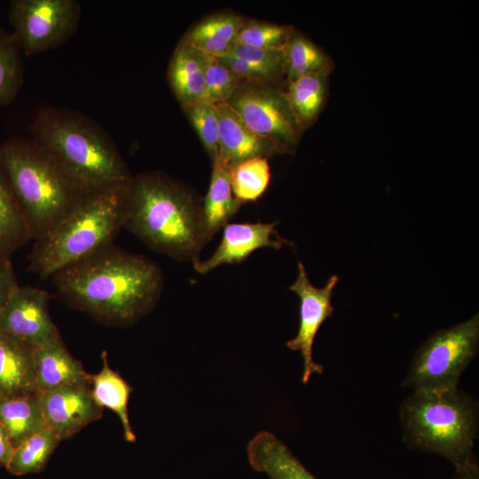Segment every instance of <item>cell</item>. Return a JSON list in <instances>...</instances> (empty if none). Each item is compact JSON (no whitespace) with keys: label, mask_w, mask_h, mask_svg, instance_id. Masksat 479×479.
I'll list each match as a JSON object with an SVG mask.
<instances>
[{"label":"cell","mask_w":479,"mask_h":479,"mask_svg":"<svg viewBox=\"0 0 479 479\" xmlns=\"http://www.w3.org/2000/svg\"><path fill=\"white\" fill-rule=\"evenodd\" d=\"M52 277L67 304L115 326H130L145 316L163 287L161 271L154 262L113 244Z\"/></svg>","instance_id":"obj_1"},{"label":"cell","mask_w":479,"mask_h":479,"mask_svg":"<svg viewBox=\"0 0 479 479\" xmlns=\"http://www.w3.org/2000/svg\"><path fill=\"white\" fill-rule=\"evenodd\" d=\"M32 141L82 194L130 183L132 175L110 135L76 111L40 108L31 123Z\"/></svg>","instance_id":"obj_2"},{"label":"cell","mask_w":479,"mask_h":479,"mask_svg":"<svg viewBox=\"0 0 479 479\" xmlns=\"http://www.w3.org/2000/svg\"><path fill=\"white\" fill-rule=\"evenodd\" d=\"M123 227L177 261L194 262L208 241L200 202L161 172L132 177L126 189Z\"/></svg>","instance_id":"obj_3"},{"label":"cell","mask_w":479,"mask_h":479,"mask_svg":"<svg viewBox=\"0 0 479 479\" xmlns=\"http://www.w3.org/2000/svg\"><path fill=\"white\" fill-rule=\"evenodd\" d=\"M402 439L407 448L442 456L455 468L475 458L479 404L457 388L412 391L398 410Z\"/></svg>","instance_id":"obj_4"},{"label":"cell","mask_w":479,"mask_h":479,"mask_svg":"<svg viewBox=\"0 0 479 479\" xmlns=\"http://www.w3.org/2000/svg\"><path fill=\"white\" fill-rule=\"evenodd\" d=\"M128 185L84 196L55 227L35 240L27 271L47 279L112 245L123 227Z\"/></svg>","instance_id":"obj_5"},{"label":"cell","mask_w":479,"mask_h":479,"mask_svg":"<svg viewBox=\"0 0 479 479\" xmlns=\"http://www.w3.org/2000/svg\"><path fill=\"white\" fill-rule=\"evenodd\" d=\"M0 161L27 215L34 240L55 227L86 196L32 139L7 138L0 145Z\"/></svg>","instance_id":"obj_6"},{"label":"cell","mask_w":479,"mask_h":479,"mask_svg":"<svg viewBox=\"0 0 479 479\" xmlns=\"http://www.w3.org/2000/svg\"><path fill=\"white\" fill-rule=\"evenodd\" d=\"M479 316L442 329L416 350L402 386L412 391L458 387L459 378L478 353Z\"/></svg>","instance_id":"obj_7"},{"label":"cell","mask_w":479,"mask_h":479,"mask_svg":"<svg viewBox=\"0 0 479 479\" xmlns=\"http://www.w3.org/2000/svg\"><path fill=\"white\" fill-rule=\"evenodd\" d=\"M80 15L76 0H12L9 8L12 33L27 57L65 43L75 33Z\"/></svg>","instance_id":"obj_8"},{"label":"cell","mask_w":479,"mask_h":479,"mask_svg":"<svg viewBox=\"0 0 479 479\" xmlns=\"http://www.w3.org/2000/svg\"><path fill=\"white\" fill-rule=\"evenodd\" d=\"M226 103L256 135L273 141L284 152L296 146L302 130L284 90L268 83L241 82Z\"/></svg>","instance_id":"obj_9"},{"label":"cell","mask_w":479,"mask_h":479,"mask_svg":"<svg viewBox=\"0 0 479 479\" xmlns=\"http://www.w3.org/2000/svg\"><path fill=\"white\" fill-rule=\"evenodd\" d=\"M338 280L337 275H332L323 287H316L310 283L304 265L298 262L297 278L289 287V289L300 299V319L297 334L287 342V347L292 350L300 351L302 357V382L303 384L309 381L313 373L323 372V366L313 359L312 348L318 331L334 312L331 299Z\"/></svg>","instance_id":"obj_10"},{"label":"cell","mask_w":479,"mask_h":479,"mask_svg":"<svg viewBox=\"0 0 479 479\" xmlns=\"http://www.w3.org/2000/svg\"><path fill=\"white\" fill-rule=\"evenodd\" d=\"M51 298L45 290L19 286L0 312V330L35 348L60 337L49 313Z\"/></svg>","instance_id":"obj_11"},{"label":"cell","mask_w":479,"mask_h":479,"mask_svg":"<svg viewBox=\"0 0 479 479\" xmlns=\"http://www.w3.org/2000/svg\"><path fill=\"white\" fill-rule=\"evenodd\" d=\"M37 394L46 426L60 441L71 438L103 414L90 386L67 385Z\"/></svg>","instance_id":"obj_12"},{"label":"cell","mask_w":479,"mask_h":479,"mask_svg":"<svg viewBox=\"0 0 479 479\" xmlns=\"http://www.w3.org/2000/svg\"><path fill=\"white\" fill-rule=\"evenodd\" d=\"M275 223L230 224L224 227L221 242L213 255L193 262L195 271L206 274L223 264L238 263L262 247L279 249L290 242L280 237Z\"/></svg>","instance_id":"obj_13"},{"label":"cell","mask_w":479,"mask_h":479,"mask_svg":"<svg viewBox=\"0 0 479 479\" xmlns=\"http://www.w3.org/2000/svg\"><path fill=\"white\" fill-rule=\"evenodd\" d=\"M220 142V155L230 165L255 157L285 153L276 143L254 133L234 109L225 103L216 105Z\"/></svg>","instance_id":"obj_14"},{"label":"cell","mask_w":479,"mask_h":479,"mask_svg":"<svg viewBox=\"0 0 479 479\" xmlns=\"http://www.w3.org/2000/svg\"><path fill=\"white\" fill-rule=\"evenodd\" d=\"M35 349L0 330V400L37 393Z\"/></svg>","instance_id":"obj_15"},{"label":"cell","mask_w":479,"mask_h":479,"mask_svg":"<svg viewBox=\"0 0 479 479\" xmlns=\"http://www.w3.org/2000/svg\"><path fill=\"white\" fill-rule=\"evenodd\" d=\"M34 357L37 392L67 385L90 386V374L70 354L61 337L35 348Z\"/></svg>","instance_id":"obj_16"},{"label":"cell","mask_w":479,"mask_h":479,"mask_svg":"<svg viewBox=\"0 0 479 479\" xmlns=\"http://www.w3.org/2000/svg\"><path fill=\"white\" fill-rule=\"evenodd\" d=\"M252 468L270 479H317L274 434L262 431L247 446Z\"/></svg>","instance_id":"obj_17"},{"label":"cell","mask_w":479,"mask_h":479,"mask_svg":"<svg viewBox=\"0 0 479 479\" xmlns=\"http://www.w3.org/2000/svg\"><path fill=\"white\" fill-rule=\"evenodd\" d=\"M212 162L210 184L201 206L203 225L208 240L227 224L241 206L232 192L230 163L221 155Z\"/></svg>","instance_id":"obj_18"},{"label":"cell","mask_w":479,"mask_h":479,"mask_svg":"<svg viewBox=\"0 0 479 479\" xmlns=\"http://www.w3.org/2000/svg\"><path fill=\"white\" fill-rule=\"evenodd\" d=\"M168 79L184 109L203 101L204 70L200 54L194 48L180 42L169 61Z\"/></svg>","instance_id":"obj_19"},{"label":"cell","mask_w":479,"mask_h":479,"mask_svg":"<svg viewBox=\"0 0 479 479\" xmlns=\"http://www.w3.org/2000/svg\"><path fill=\"white\" fill-rule=\"evenodd\" d=\"M30 240L27 215L0 161V259H11Z\"/></svg>","instance_id":"obj_20"},{"label":"cell","mask_w":479,"mask_h":479,"mask_svg":"<svg viewBox=\"0 0 479 479\" xmlns=\"http://www.w3.org/2000/svg\"><path fill=\"white\" fill-rule=\"evenodd\" d=\"M243 23L242 18L237 14L216 13L194 25L181 42L199 51L220 57L235 45Z\"/></svg>","instance_id":"obj_21"},{"label":"cell","mask_w":479,"mask_h":479,"mask_svg":"<svg viewBox=\"0 0 479 479\" xmlns=\"http://www.w3.org/2000/svg\"><path fill=\"white\" fill-rule=\"evenodd\" d=\"M102 367L96 374H90V390L95 402L103 409L112 410L120 419L125 441L133 443L136 435L131 428L128 404L132 388L112 369L106 351L101 353Z\"/></svg>","instance_id":"obj_22"},{"label":"cell","mask_w":479,"mask_h":479,"mask_svg":"<svg viewBox=\"0 0 479 479\" xmlns=\"http://www.w3.org/2000/svg\"><path fill=\"white\" fill-rule=\"evenodd\" d=\"M329 73H310L288 82L285 95L302 131L314 123L323 107Z\"/></svg>","instance_id":"obj_23"},{"label":"cell","mask_w":479,"mask_h":479,"mask_svg":"<svg viewBox=\"0 0 479 479\" xmlns=\"http://www.w3.org/2000/svg\"><path fill=\"white\" fill-rule=\"evenodd\" d=\"M0 423L14 448L45 428L38 394L0 400Z\"/></svg>","instance_id":"obj_24"},{"label":"cell","mask_w":479,"mask_h":479,"mask_svg":"<svg viewBox=\"0 0 479 479\" xmlns=\"http://www.w3.org/2000/svg\"><path fill=\"white\" fill-rule=\"evenodd\" d=\"M60 440L48 427L14 448L6 469L14 475L36 473L46 465Z\"/></svg>","instance_id":"obj_25"},{"label":"cell","mask_w":479,"mask_h":479,"mask_svg":"<svg viewBox=\"0 0 479 479\" xmlns=\"http://www.w3.org/2000/svg\"><path fill=\"white\" fill-rule=\"evenodd\" d=\"M286 75L288 82L304 75L332 70L328 56L302 35L293 31L285 48Z\"/></svg>","instance_id":"obj_26"},{"label":"cell","mask_w":479,"mask_h":479,"mask_svg":"<svg viewBox=\"0 0 479 479\" xmlns=\"http://www.w3.org/2000/svg\"><path fill=\"white\" fill-rule=\"evenodd\" d=\"M23 82L21 50L12 33L0 27V106L16 98Z\"/></svg>","instance_id":"obj_27"},{"label":"cell","mask_w":479,"mask_h":479,"mask_svg":"<svg viewBox=\"0 0 479 479\" xmlns=\"http://www.w3.org/2000/svg\"><path fill=\"white\" fill-rule=\"evenodd\" d=\"M230 178L233 194L241 204L256 200L270 184L268 158L255 157L233 165Z\"/></svg>","instance_id":"obj_28"},{"label":"cell","mask_w":479,"mask_h":479,"mask_svg":"<svg viewBox=\"0 0 479 479\" xmlns=\"http://www.w3.org/2000/svg\"><path fill=\"white\" fill-rule=\"evenodd\" d=\"M199 52L205 76L203 101L213 105L227 102L241 82L216 57Z\"/></svg>","instance_id":"obj_29"},{"label":"cell","mask_w":479,"mask_h":479,"mask_svg":"<svg viewBox=\"0 0 479 479\" xmlns=\"http://www.w3.org/2000/svg\"><path fill=\"white\" fill-rule=\"evenodd\" d=\"M293 31L289 26L255 20L244 21L235 45L261 49H284Z\"/></svg>","instance_id":"obj_30"},{"label":"cell","mask_w":479,"mask_h":479,"mask_svg":"<svg viewBox=\"0 0 479 479\" xmlns=\"http://www.w3.org/2000/svg\"><path fill=\"white\" fill-rule=\"evenodd\" d=\"M229 52L252 66L265 83L286 75L284 49H261L234 45Z\"/></svg>","instance_id":"obj_31"},{"label":"cell","mask_w":479,"mask_h":479,"mask_svg":"<svg viewBox=\"0 0 479 479\" xmlns=\"http://www.w3.org/2000/svg\"><path fill=\"white\" fill-rule=\"evenodd\" d=\"M184 110L213 161L220 155L218 118L216 105L201 101Z\"/></svg>","instance_id":"obj_32"},{"label":"cell","mask_w":479,"mask_h":479,"mask_svg":"<svg viewBox=\"0 0 479 479\" xmlns=\"http://www.w3.org/2000/svg\"><path fill=\"white\" fill-rule=\"evenodd\" d=\"M18 287L11 259H0V312Z\"/></svg>","instance_id":"obj_33"},{"label":"cell","mask_w":479,"mask_h":479,"mask_svg":"<svg viewBox=\"0 0 479 479\" xmlns=\"http://www.w3.org/2000/svg\"><path fill=\"white\" fill-rule=\"evenodd\" d=\"M14 451V446L5 428L0 423V467L8 465Z\"/></svg>","instance_id":"obj_34"},{"label":"cell","mask_w":479,"mask_h":479,"mask_svg":"<svg viewBox=\"0 0 479 479\" xmlns=\"http://www.w3.org/2000/svg\"><path fill=\"white\" fill-rule=\"evenodd\" d=\"M449 479H479V467L476 458L468 464L455 468V474Z\"/></svg>","instance_id":"obj_35"}]
</instances>
